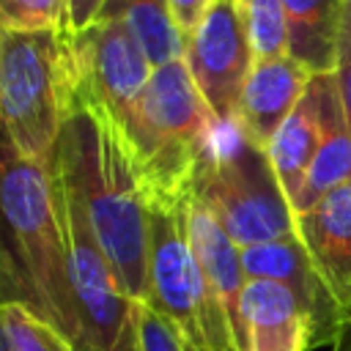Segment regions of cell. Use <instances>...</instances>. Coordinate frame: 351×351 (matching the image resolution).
<instances>
[{
    "instance_id": "cell-15",
    "label": "cell",
    "mask_w": 351,
    "mask_h": 351,
    "mask_svg": "<svg viewBox=\"0 0 351 351\" xmlns=\"http://www.w3.org/2000/svg\"><path fill=\"white\" fill-rule=\"evenodd\" d=\"M321 99V140L304 186L296 197L293 214L313 208L324 195L351 181V129L340 101V88L335 74H315Z\"/></svg>"
},
{
    "instance_id": "cell-19",
    "label": "cell",
    "mask_w": 351,
    "mask_h": 351,
    "mask_svg": "<svg viewBox=\"0 0 351 351\" xmlns=\"http://www.w3.org/2000/svg\"><path fill=\"white\" fill-rule=\"evenodd\" d=\"M0 351H74V346L25 304H0Z\"/></svg>"
},
{
    "instance_id": "cell-3",
    "label": "cell",
    "mask_w": 351,
    "mask_h": 351,
    "mask_svg": "<svg viewBox=\"0 0 351 351\" xmlns=\"http://www.w3.org/2000/svg\"><path fill=\"white\" fill-rule=\"evenodd\" d=\"M217 126L186 60H170L151 71L148 85L115 126L143 176L145 192L189 195L197 162Z\"/></svg>"
},
{
    "instance_id": "cell-1",
    "label": "cell",
    "mask_w": 351,
    "mask_h": 351,
    "mask_svg": "<svg viewBox=\"0 0 351 351\" xmlns=\"http://www.w3.org/2000/svg\"><path fill=\"white\" fill-rule=\"evenodd\" d=\"M52 176L90 225L121 288L148 299V192L115 129L90 101L71 93Z\"/></svg>"
},
{
    "instance_id": "cell-16",
    "label": "cell",
    "mask_w": 351,
    "mask_h": 351,
    "mask_svg": "<svg viewBox=\"0 0 351 351\" xmlns=\"http://www.w3.org/2000/svg\"><path fill=\"white\" fill-rule=\"evenodd\" d=\"M318 140H321V99H318V80L313 74L299 104L293 107V112L285 118V123L277 129V134L266 148V156L277 173V181L291 208L296 206V197L304 186V178L318 151Z\"/></svg>"
},
{
    "instance_id": "cell-11",
    "label": "cell",
    "mask_w": 351,
    "mask_h": 351,
    "mask_svg": "<svg viewBox=\"0 0 351 351\" xmlns=\"http://www.w3.org/2000/svg\"><path fill=\"white\" fill-rule=\"evenodd\" d=\"M296 236L324 280L346 337L351 335V181L296 214ZM343 337V343H346ZM340 351V348H337Z\"/></svg>"
},
{
    "instance_id": "cell-20",
    "label": "cell",
    "mask_w": 351,
    "mask_h": 351,
    "mask_svg": "<svg viewBox=\"0 0 351 351\" xmlns=\"http://www.w3.org/2000/svg\"><path fill=\"white\" fill-rule=\"evenodd\" d=\"M244 22L250 47L255 58H280L288 55L285 33V8L282 0H233Z\"/></svg>"
},
{
    "instance_id": "cell-7",
    "label": "cell",
    "mask_w": 351,
    "mask_h": 351,
    "mask_svg": "<svg viewBox=\"0 0 351 351\" xmlns=\"http://www.w3.org/2000/svg\"><path fill=\"white\" fill-rule=\"evenodd\" d=\"M60 206L77 307V351H140V302L121 288L77 203L60 192Z\"/></svg>"
},
{
    "instance_id": "cell-18",
    "label": "cell",
    "mask_w": 351,
    "mask_h": 351,
    "mask_svg": "<svg viewBox=\"0 0 351 351\" xmlns=\"http://www.w3.org/2000/svg\"><path fill=\"white\" fill-rule=\"evenodd\" d=\"M99 16L123 19L154 69L184 58L186 38L176 27L167 0H104Z\"/></svg>"
},
{
    "instance_id": "cell-21",
    "label": "cell",
    "mask_w": 351,
    "mask_h": 351,
    "mask_svg": "<svg viewBox=\"0 0 351 351\" xmlns=\"http://www.w3.org/2000/svg\"><path fill=\"white\" fill-rule=\"evenodd\" d=\"M0 30L66 33V0H0Z\"/></svg>"
},
{
    "instance_id": "cell-6",
    "label": "cell",
    "mask_w": 351,
    "mask_h": 351,
    "mask_svg": "<svg viewBox=\"0 0 351 351\" xmlns=\"http://www.w3.org/2000/svg\"><path fill=\"white\" fill-rule=\"evenodd\" d=\"M69 104L66 33L0 30V123L11 143L52 167Z\"/></svg>"
},
{
    "instance_id": "cell-10",
    "label": "cell",
    "mask_w": 351,
    "mask_h": 351,
    "mask_svg": "<svg viewBox=\"0 0 351 351\" xmlns=\"http://www.w3.org/2000/svg\"><path fill=\"white\" fill-rule=\"evenodd\" d=\"M241 263L247 280H271L285 288H291L304 310L313 318V348L318 346H335V351L343 346V321L340 313L318 277L304 244L299 236L280 239V241H266V244H252L241 250Z\"/></svg>"
},
{
    "instance_id": "cell-25",
    "label": "cell",
    "mask_w": 351,
    "mask_h": 351,
    "mask_svg": "<svg viewBox=\"0 0 351 351\" xmlns=\"http://www.w3.org/2000/svg\"><path fill=\"white\" fill-rule=\"evenodd\" d=\"M104 0H66V33H77L96 22Z\"/></svg>"
},
{
    "instance_id": "cell-5",
    "label": "cell",
    "mask_w": 351,
    "mask_h": 351,
    "mask_svg": "<svg viewBox=\"0 0 351 351\" xmlns=\"http://www.w3.org/2000/svg\"><path fill=\"white\" fill-rule=\"evenodd\" d=\"M189 195L148 192V299L192 351H241L186 230Z\"/></svg>"
},
{
    "instance_id": "cell-22",
    "label": "cell",
    "mask_w": 351,
    "mask_h": 351,
    "mask_svg": "<svg viewBox=\"0 0 351 351\" xmlns=\"http://www.w3.org/2000/svg\"><path fill=\"white\" fill-rule=\"evenodd\" d=\"M137 326H140V351H192L181 332L151 304H137Z\"/></svg>"
},
{
    "instance_id": "cell-8",
    "label": "cell",
    "mask_w": 351,
    "mask_h": 351,
    "mask_svg": "<svg viewBox=\"0 0 351 351\" xmlns=\"http://www.w3.org/2000/svg\"><path fill=\"white\" fill-rule=\"evenodd\" d=\"M71 93L99 107L115 126L126 118L151 80V60L123 19L99 16L77 33H66Z\"/></svg>"
},
{
    "instance_id": "cell-12",
    "label": "cell",
    "mask_w": 351,
    "mask_h": 351,
    "mask_svg": "<svg viewBox=\"0 0 351 351\" xmlns=\"http://www.w3.org/2000/svg\"><path fill=\"white\" fill-rule=\"evenodd\" d=\"M310 71L299 66L293 58H255L250 77L241 90L239 104V126L244 134L261 145L269 148L277 129L285 123V118L299 104L302 93L310 85Z\"/></svg>"
},
{
    "instance_id": "cell-2",
    "label": "cell",
    "mask_w": 351,
    "mask_h": 351,
    "mask_svg": "<svg viewBox=\"0 0 351 351\" xmlns=\"http://www.w3.org/2000/svg\"><path fill=\"white\" fill-rule=\"evenodd\" d=\"M0 304H25L77 351V307L52 167L25 156L0 123Z\"/></svg>"
},
{
    "instance_id": "cell-13",
    "label": "cell",
    "mask_w": 351,
    "mask_h": 351,
    "mask_svg": "<svg viewBox=\"0 0 351 351\" xmlns=\"http://www.w3.org/2000/svg\"><path fill=\"white\" fill-rule=\"evenodd\" d=\"M186 230H189L192 252L230 318L239 348L247 351V335H244V321H241V293L247 285V274L241 263V247L228 236V230L208 211V206L197 200L192 192H189V206H186Z\"/></svg>"
},
{
    "instance_id": "cell-24",
    "label": "cell",
    "mask_w": 351,
    "mask_h": 351,
    "mask_svg": "<svg viewBox=\"0 0 351 351\" xmlns=\"http://www.w3.org/2000/svg\"><path fill=\"white\" fill-rule=\"evenodd\" d=\"M167 3H170V14H173L176 27L181 30L184 38H189L200 27V22L206 19L214 0H167Z\"/></svg>"
},
{
    "instance_id": "cell-17",
    "label": "cell",
    "mask_w": 351,
    "mask_h": 351,
    "mask_svg": "<svg viewBox=\"0 0 351 351\" xmlns=\"http://www.w3.org/2000/svg\"><path fill=\"white\" fill-rule=\"evenodd\" d=\"M346 0H282L288 58L310 74H335Z\"/></svg>"
},
{
    "instance_id": "cell-23",
    "label": "cell",
    "mask_w": 351,
    "mask_h": 351,
    "mask_svg": "<svg viewBox=\"0 0 351 351\" xmlns=\"http://www.w3.org/2000/svg\"><path fill=\"white\" fill-rule=\"evenodd\" d=\"M335 80H337L340 101H343L346 121H348V129H351V0H346V5H343V25H340Z\"/></svg>"
},
{
    "instance_id": "cell-4",
    "label": "cell",
    "mask_w": 351,
    "mask_h": 351,
    "mask_svg": "<svg viewBox=\"0 0 351 351\" xmlns=\"http://www.w3.org/2000/svg\"><path fill=\"white\" fill-rule=\"evenodd\" d=\"M192 195L241 250L296 236V214L266 148L255 145L239 121H217L195 170Z\"/></svg>"
},
{
    "instance_id": "cell-14",
    "label": "cell",
    "mask_w": 351,
    "mask_h": 351,
    "mask_svg": "<svg viewBox=\"0 0 351 351\" xmlns=\"http://www.w3.org/2000/svg\"><path fill=\"white\" fill-rule=\"evenodd\" d=\"M247 351H310L313 318L299 296L271 280H247L241 293Z\"/></svg>"
},
{
    "instance_id": "cell-9",
    "label": "cell",
    "mask_w": 351,
    "mask_h": 351,
    "mask_svg": "<svg viewBox=\"0 0 351 351\" xmlns=\"http://www.w3.org/2000/svg\"><path fill=\"white\" fill-rule=\"evenodd\" d=\"M184 60L214 118L236 121L255 55L233 0L211 3L200 27L186 38Z\"/></svg>"
}]
</instances>
